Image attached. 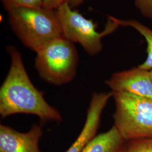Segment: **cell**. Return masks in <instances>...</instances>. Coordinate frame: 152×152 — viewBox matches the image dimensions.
<instances>
[{
  "instance_id": "cell-13",
  "label": "cell",
  "mask_w": 152,
  "mask_h": 152,
  "mask_svg": "<svg viewBox=\"0 0 152 152\" xmlns=\"http://www.w3.org/2000/svg\"><path fill=\"white\" fill-rule=\"evenodd\" d=\"M141 14L152 20V0H134Z\"/></svg>"
},
{
  "instance_id": "cell-10",
  "label": "cell",
  "mask_w": 152,
  "mask_h": 152,
  "mask_svg": "<svg viewBox=\"0 0 152 152\" xmlns=\"http://www.w3.org/2000/svg\"><path fill=\"white\" fill-rule=\"evenodd\" d=\"M108 18L118 24L119 26L130 27L134 28L144 38L147 44V57L145 60L138 66L147 71L152 69V29L136 20H122L110 15H108Z\"/></svg>"
},
{
  "instance_id": "cell-8",
  "label": "cell",
  "mask_w": 152,
  "mask_h": 152,
  "mask_svg": "<svg viewBox=\"0 0 152 152\" xmlns=\"http://www.w3.org/2000/svg\"><path fill=\"white\" fill-rule=\"evenodd\" d=\"M112 97V91L92 94L83 127L75 141L65 152H82L88 142L96 135L102 113Z\"/></svg>"
},
{
  "instance_id": "cell-6",
  "label": "cell",
  "mask_w": 152,
  "mask_h": 152,
  "mask_svg": "<svg viewBox=\"0 0 152 152\" xmlns=\"http://www.w3.org/2000/svg\"><path fill=\"white\" fill-rule=\"evenodd\" d=\"M112 92H128L152 99V80L150 71L137 66L115 72L105 81Z\"/></svg>"
},
{
  "instance_id": "cell-3",
  "label": "cell",
  "mask_w": 152,
  "mask_h": 152,
  "mask_svg": "<svg viewBox=\"0 0 152 152\" xmlns=\"http://www.w3.org/2000/svg\"><path fill=\"white\" fill-rule=\"evenodd\" d=\"M78 61L79 56L74 43L62 36L36 52L34 66L44 81L60 86L74 80Z\"/></svg>"
},
{
  "instance_id": "cell-4",
  "label": "cell",
  "mask_w": 152,
  "mask_h": 152,
  "mask_svg": "<svg viewBox=\"0 0 152 152\" xmlns=\"http://www.w3.org/2000/svg\"><path fill=\"white\" fill-rule=\"evenodd\" d=\"M114 127L126 140L152 138V99L113 92Z\"/></svg>"
},
{
  "instance_id": "cell-12",
  "label": "cell",
  "mask_w": 152,
  "mask_h": 152,
  "mask_svg": "<svg viewBox=\"0 0 152 152\" xmlns=\"http://www.w3.org/2000/svg\"><path fill=\"white\" fill-rule=\"evenodd\" d=\"M1 2L7 11L19 7L41 8L42 6V0H1Z\"/></svg>"
},
{
  "instance_id": "cell-7",
  "label": "cell",
  "mask_w": 152,
  "mask_h": 152,
  "mask_svg": "<svg viewBox=\"0 0 152 152\" xmlns=\"http://www.w3.org/2000/svg\"><path fill=\"white\" fill-rule=\"evenodd\" d=\"M41 126L33 125L20 132L9 126L0 125V152H41L39 142L43 135Z\"/></svg>"
},
{
  "instance_id": "cell-1",
  "label": "cell",
  "mask_w": 152,
  "mask_h": 152,
  "mask_svg": "<svg viewBox=\"0 0 152 152\" xmlns=\"http://www.w3.org/2000/svg\"><path fill=\"white\" fill-rule=\"evenodd\" d=\"M10 58L9 71L0 88V115H34L44 122H60V112L50 105L33 85L24 65L22 55L14 46L7 47Z\"/></svg>"
},
{
  "instance_id": "cell-14",
  "label": "cell",
  "mask_w": 152,
  "mask_h": 152,
  "mask_svg": "<svg viewBox=\"0 0 152 152\" xmlns=\"http://www.w3.org/2000/svg\"><path fill=\"white\" fill-rule=\"evenodd\" d=\"M68 0H42V7L50 10H56L63 4L67 2Z\"/></svg>"
},
{
  "instance_id": "cell-11",
  "label": "cell",
  "mask_w": 152,
  "mask_h": 152,
  "mask_svg": "<svg viewBox=\"0 0 152 152\" xmlns=\"http://www.w3.org/2000/svg\"><path fill=\"white\" fill-rule=\"evenodd\" d=\"M126 152H152V138H144L127 141Z\"/></svg>"
},
{
  "instance_id": "cell-16",
  "label": "cell",
  "mask_w": 152,
  "mask_h": 152,
  "mask_svg": "<svg viewBox=\"0 0 152 152\" xmlns=\"http://www.w3.org/2000/svg\"><path fill=\"white\" fill-rule=\"evenodd\" d=\"M150 73H151V77H152V69H151V70L150 71Z\"/></svg>"
},
{
  "instance_id": "cell-5",
  "label": "cell",
  "mask_w": 152,
  "mask_h": 152,
  "mask_svg": "<svg viewBox=\"0 0 152 152\" xmlns=\"http://www.w3.org/2000/svg\"><path fill=\"white\" fill-rule=\"evenodd\" d=\"M55 11L61 25L63 36L73 43L80 44L91 56H95L102 51L103 38L114 32L119 27L118 24L108 18L104 29L99 32L96 31V23L72 9L68 2Z\"/></svg>"
},
{
  "instance_id": "cell-9",
  "label": "cell",
  "mask_w": 152,
  "mask_h": 152,
  "mask_svg": "<svg viewBox=\"0 0 152 152\" xmlns=\"http://www.w3.org/2000/svg\"><path fill=\"white\" fill-rule=\"evenodd\" d=\"M127 141L114 126L107 132L96 135L82 152H126Z\"/></svg>"
},
{
  "instance_id": "cell-2",
  "label": "cell",
  "mask_w": 152,
  "mask_h": 152,
  "mask_svg": "<svg viewBox=\"0 0 152 152\" xmlns=\"http://www.w3.org/2000/svg\"><path fill=\"white\" fill-rule=\"evenodd\" d=\"M7 12L12 31L22 44L36 53L51 41L63 36L55 10L19 7Z\"/></svg>"
},
{
  "instance_id": "cell-15",
  "label": "cell",
  "mask_w": 152,
  "mask_h": 152,
  "mask_svg": "<svg viewBox=\"0 0 152 152\" xmlns=\"http://www.w3.org/2000/svg\"><path fill=\"white\" fill-rule=\"evenodd\" d=\"M86 0H68V3L70 7L74 9L77 7L81 5Z\"/></svg>"
}]
</instances>
